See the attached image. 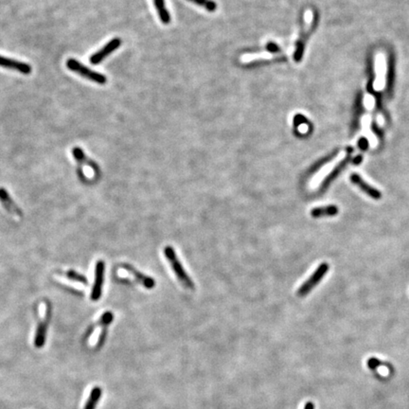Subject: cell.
Instances as JSON below:
<instances>
[{
    "mask_svg": "<svg viewBox=\"0 0 409 409\" xmlns=\"http://www.w3.org/2000/svg\"><path fill=\"white\" fill-rule=\"evenodd\" d=\"M164 255H165L166 259L168 261L169 264L171 265L172 269L175 272V275L178 278V281L186 288L193 290L194 289V283H193V280L187 274L184 267L181 265V263L179 262L178 257H177L176 253L174 250V248L172 247H165L164 248Z\"/></svg>",
    "mask_w": 409,
    "mask_h": 409,
    "instance_id": "6da1fadb",
    "label": "cell"
},
{
    "mask_svg": "<svg viewBox=\"0 0 409 409\" xmlns=\"http://www.w3.org/2000/svg\"><path fill=\"white\" fill-rule=\"evenodd\" d=\"M66 65L69 70L81 75L83 78L87 79L99 84H105L107 83V78L104 75L91 70L87 66L81 64L79 61L71 58L66 61Z\"/></svg>",
    "mask_w": 409,
    "mask_h": 409,
    "instance_id": "7a4b0ae2",
    "label": "cell"
},
{
    "mask_svg": "<svg viewBox=\"0 0 409 409\" xmlns=\"http://www.w3.org/2000/svg\"><path fill=\"white\" fill-rule=\"evenodd\" d=\"M328 270H329V265L327 263H323L319 265V268L313 272V275L300 287L298 291V295L300 296H305L318 283H320V281L325 276Z\"/></svg>",
    "mask_w": 409,
    "mask_h": 409,
    "instance_id": "3957f363",
    "label": "cell"
},
{
    "mask_svg": "<svg viewBox=\"0 0 409 409\" xmlns=\"http://www.w3.org/2000/svg\"><path fill=\"white\" fill-rule=\"evenodd\" d=\"M386 61L383 53H378L375 58V80L373 88L376 91L383 90L385 88V76H386Z\"/></svg>",
    "mask_w": 409,
    "mask_h": 409,
    "instance_id": "277c9868",
    "label": "cell"
},
{
    "mask_svg": "<svg viewBox=\"0 0 409 409\" xmlns=\"http://www.w3.org/2000/svg\"><path fill=\"white\" fill-rule=\"evenodd\" d=\"M121 45V40L119 37H116L114 39H112L102 49H100L99 51H97L96 53H94L91 56L90 58H89L91 64L92 65L101 64L102 61L104 60L107 56L111 54L116 49L120 48Z\"/></svg>",
    "mask_w": 409,
    "mask_h": 409,
    "instance_id": "5b68a950",
    "label": "cell"
},
{
    "mask_svg": "<svg viewBox=\"0 0 409 409\" xmlns=\"http://www.w3.org/2000/svg\"><path fill=\"white\" fill-rule=\"evenodd\" d=\"M95 283L93 285L92 293H91V300L96 301L100 300L102 295V283H103V273H104V263L102 261H99L97 263L96 271H95Z\"/></svg>",
    "mask_w": 409,
    "mask_h": 409,
    "instance_id": "8992f818",
    "label": "cell"
},
{
    "mask_svg": "<svg viewBox=\"0 0 409 409\" xmlns=\"http://www.w3.org/2000/svg\"><path fill=\"white\" fill-rule=\"evenodd\" d=\"M0 66L5 67V68H8V69L18 71V72L25 74V75H29V74L31 73V66L30 65L23 63V62H19L17 60L6 58V57H3V56H0Z\"/></svg>",
    "mask_w": 409,
    "mask_h": 409,
    "instance_id": "52a82bcc",
    "label": "cell"
},
{
    "mask_svg": "<svg viewBox=\"0 0 409 409\" xmlns=\"http://www.w3.org/2000/svg\"><path fill=\"white\" fill-rule=\"evenodd\" d=\"M350 180H351V182H352L355 185L359 187V188L361 189L362 192L367 193L369 197L375 199V200H379V199L382 198V193H381V192L378 191L377 189L373 188V186L368 185L367 183H366L365 181L362 179V177L360 175H357V174H352V175H350Z\"/></svg>",
    "mask_w": 409,
    "mask_h": 409,
    "instance_id": "ba28073f",
    "label": "cell"
},
{
    "mask_svg": "<svg viewBox=\"0 0 409 409\" xmlns=\"http://www.w3.org/2000/svg\"><path fill=\"white\" fill-rule=\"evenodd\" d=\"M121 268L123 270L126 271L128 274L132 275L133 277H135V280L138 283H140L141 285H143L147 289L154 288V286L156 285L155 280L153 277H148L146 275L141 274L139 271L137 270L136 268H134L132 265H121Z\"/></svg>",
    "mask_w": 409,
    "mask_h": 409,
    "instance_id": "9c48e42d",
    "label": "cell"
},
{
    "mask_svg": "<svg viewBox=\"0 0 409 409\" xmlns=\"http://www.w3.org/2000/svg\"><path fill=\"white\" fill-rule=\"evenodd\" d=\"M0 201H1V203L3 204L4 208L6 209L7 211H9L11 214H12L13 217L21 218V217L23 216V213H22L21 210L12 201L10 194L7 193L5 189H3V188H0Z\"/></svg>",
    "mask_w": 409,
    "mask_h": 409,
    "instance_id": "30bf717a",
    "label": "cell"
},
{
    "mask_svg": "<svg viewBox=\"0 0 409 409\" xmlns=\"http://www.w3.org/2000/svg\"><path fill=\"white\" fill-rule=\"evenodd\" d=\"M338 213V208L334 204L327 206V207H319L314 208L311 211V215L313 218H319L324 216H336Z\"/></svg>",
    "mask_w": 409,
    "mask_h": 409,
    "instance_id": "8fae6325",
    "label": "cell"
},
{
    "mask_svg": "<svg viewBox=\"0 0 409 409\" xmlns=\"http://www.w3.org/2000/svg\"><path fill=\"white\" fill-rule=\"evenodd\" d=\"M347 163H348V157H345L342 161H340V162L337 164V166L333 168V170L331 171V173L329 174V175H328L325 179L323 180V182H322L321 187H320L321 191H324L326 188L330 185V183H331V181L333 180V179L337 177L338 174L341 172V170L346 166Z\"/></svg>",
    "mask_w": 409,
    "mask_h": 409,
    "instance_id": "7c38bea8",
    "label": "cell"
},
{
    "mask_svg": "<svg viewBox=\"0 0 409 409\" xmlns=\"http://www.w3.org/2000/svg\"><path fill=\"white\" fill-rule=\"evenodd\" d=\"M154 4L156 7L158 16L161 20L163 24H169L171 22V15L169 12L168 9L165 5L164 0H154Z\"/></svg>",
    "mask_w": 409,
    "mask_h": 409,
    "instance_id": "4fadbf2b",
    "label": "cell"
},
{
    "mask_svg": "<svg viewBox=\"0 0 409 409\" xmlns=\"http://www.w3.org/2000/svg\"><path fill=\"white\" fill-rule=\"evenodd\" d=\"M102 391L100 386H95L92 388L89 398L84 405V409H95L97 403L102 397Z\"/></svg>",
    "mask_w": 409,
    "mask_h": 409,
    "instance_id": "5bb4252c",
    "label": "cell"
},
{
    "mask_svg": "<svg viewBox=\"0 0 409 409\" xmlns=\"http://www.w3.org/2000/svg\"><path fill=\"white\" fill-rule=\"evenodd\" d=\"M46 333H47V323L41 322L37 327L36 334L34 338V345L37 348H41L45 344L46 340Z\"/></svg>",
    "mask_w": 409,
    "mask_h": 409,
    "instance_id": "9a60e30c",
    "label": "cell"
},
{
    "mask_svg": "<svg viewBox=\"0 0 409 409\" xmlns=\"http://www.w3.org/2000/svg\"><path fill=\"white\" fill-rule=\"evenodd\" d=\"M55 278H56L59 283H63L64 285H66V286L69 287V288L74 289V290H76V291H83L84 289V286H85V285L82 284V283L73 282L71 280H69V278H67L66 277H63V276H58V275H56V276H55Z\"/></svg>",
    "mask_w": 409,
    "mask_h": 409,
    "instance_id": "2e32d148",
    "label": "cell"
},
{
    "mask_svg": "<svg viewBox=\"0 0 409 409\" xmlns=\"http://www.w3.org/2000/svg\"><path fill=\"white\" fill-rule=\"evenodd\" d=\"M188 1L193 2L198 6L203 7L208 12H213L216 11V2L213 0H188Z\"/></svg>",
    "mask_w": 409,
    "mask_h": 409,
    "instance_id": "e0dca14e",
    "label": "cell"
},
{
    "mask_svg": "<svg viewBox=\"0 0 409 409\" xmlns=\"http://www.w3.org/2000/svg\"><path fill=\"white\" fill-rule=\"evenodd\" d=\"M112 320H113V314H112V313H110V312L103 313V314H102V318H101L100 320L97 322L96 325L93 326V327L91 328L90 330L87 331V334H86V337H90L92 331H93L94 329H97L98 327H100V326L108 325L109 323H111V322H112Z\"/></svg>",
    "mask_w": 409,
    "mask_h": 409,
    "instance_id": "ac0fdd59",
    "label": "cell"
},
{
    "mask_svg": "<svg viewBox=\"0 0 409 409\" xmlns=\"http://www.w3.org/2000/svg\"><path fill=\"white\" fill-rule=\"evenodd\" d=\"M66 277L69 278V280H71L73 282L82 283V284H84V285H86V284H87L86 278H85L84 276H82V275L78 274L77 272H74V271L72 270L66 272Z\"/></svg>",
    "mask_w": 409,
    "mask_h": 409,
    "instance_id": "d6986e66",
    "label": "cell"
},
{
    "mask_svg": "<svg viewBox=\"0 0 409 409\" xmlns=\"http://www.w3.org/2000/svg\"><path fill=\"white\" fill-rule=\"evenodd\" d=\"M47 314H48V305H47V303L42 302L39 306V315L45 320L47 319Z\"/></svg>",
    "mask_w": 409,
    "mask_h": 409,
    "instance_id": "ffe728a7",
    "label": "cell"
},
{
    "mask_svg": "<svg viewBox=\"0 0 409 409\" xmlns=\"http://www.w3.org/2000/svg\"><path fill=\"white\" fill-rule=\"evenodd\" d=\"M367 366H368L369 368L375 369L376 367L381 366V362H380L379 360H377L376 358H370V359L367 361Z\"/></svg>",
    "mask_w": 409,
    "mask_h": 409,
    "instance_id": "44dd1931",
    "label": "cell"
},
{
    "mask_svg": "<svg viewBox=\"0 0 409 409\" xmlns=\"http://www.w3.org/2000/svg\"><path fill=\"white\" fill-rule=\"evenodd\" d=\"M267 49L271 51V52H276V51H278V47H277L276 44H273V43H270V44H268V46H267Z\"/></svg>",
    "mask_w": 409,
    "mask_h": 409,
    "instance_id": "7402d4cb",
    "label": "cell"
},
{
    "mask_svg": "<svg viewBox=\"0 0 409 409\" xmlns=\"http://www.w3.org/2000/svg\"><path fill=\"white\" fill-rule=\"evenodd\" d=\"M304 409H314V404L312 402H308L304 405Z\"/></svg>",
    "mask_w": 409,
    "mask_h": 409,
    "instance_id": "603a6c76",
    "label": "cell"
}]
</instances>
